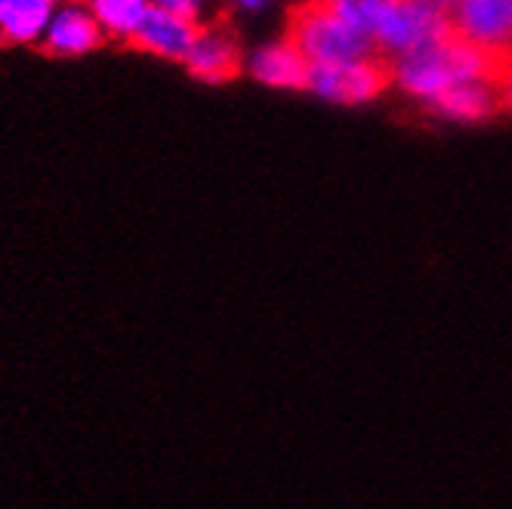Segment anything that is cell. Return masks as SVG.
Returning <instances> with one entry per match:
<instances>
[{
  "instance_id": "cell-1",
  "label": "cell",
  "mask_w": 512,
  "mask_h": 509,
  "mask_svg": "<svg viewBox=\"0 0 512 509\" xmlns=\"http://www.w3.org/2000/svg\"><path fill=\"white\" fill-rule=\"evenodd\" d=\"M509 65L512 59L491 56L451 31L429 47L389 59V81L401 96L429 105L460 84H500Z\"/></svg>"
},
{
  "instance_id": "cell-2",
  "label": "cell",
  "mask_w": 512,
  "mask_h": 509,
  "mask_svg": "<svg viewBox=\"0 0 512 509\" xmlns=\"http://www.w3.org/2000/svg\"><path fill=\"white\" fill-rule=\"evenodd\" d=\"M287 38L309 59V65H334L377 56L371 41L349 28L327 0H303L287 16Z\"/></svg>"
},
{
  "instance_id": "cell-3",
  "label": "cell",
  "mask_w": 512,
  "mask_h": 509,
  "mask_svg": "<svg viewBox=\"0 0 512 509\" xmlns=\"http://www.w3.org/2000/svg\"><path fill=\"white\" fill-rule=\"evenodd\" d=\"M389 87V62L383 56H364L334 65H312L306 93L331 105L358 108L377 102Z\"/></svg>"
},
{
  "instance_id": "cell-4",
  "label": "cell",
  "mask_w": 512,
  "mask_h": 509,
  "mask_svg": "<svg viewBox=\"0 0 512 509\" xmlns=\"http://www.w3.org/2000/svg\"><path fill=\"white\" fill-rule=\"evenodd\" d=\"M451 34V19L445 10L423 7L414 0H392L386 10L377 34H374V53L389 59H398L405 53H414L420 47H429Z\"/></svg>"
},
{
  "instance_id": "cell-5",
  "label": "cell",
  "mask_w": 512,
  "mask_h": 509,
  "mask_svg": "<svg viewBox=\"0 0 512 509\" xmlns=\"http://www.w3.org/2000/svg\"><path fill=\"white\" fill-rule=\"evenodd\" d=\"M244 62L247 53L238 41V34L226 22H201L198 38L192 50L182 59V68L201 84L219 87V84H232L244 75Z\"/></svg>"
},
{
  "instance_id": "cell-6",
  "label": "cell",
  "mask_w": 512,
  "mask_h": 509,
  "mask_svg": "<svg viewBox=\"0 0 512 509\" xmlns=\"http://www.w3.org/2000/svg\"><path fill=\"white\" fill-rule=\"evenodd\" d=\"M448 19L466 44L512 59V0H454Z\"/></svg>"
},
{
  "instance_id": "cell-7",
  "label": "cell",
  "mask_w": 512,
  "mask_h": 509,
  "mask_svg": "<svg viewBox=\"0 0 512 509\" xmlns=\"http://www.w3.org/2000/svg\"><path fill=\"white\" fill-rule=\"evenodd\" d=\"M309 59L297 50V44L281 34L275 41H266L247 53L244 75L269 90L281 93H306L309 84Z\"/></svg>"
},
{
  "instance_id": "cell-8",
  "label": "cell",
  "mask_w": 512,
  "mask_h": 509,
  "mask_svg": "<svg viewBox=\"0 0 512 509\" xmlns=\"http://www.w3.org/2000/svg\"><path fill=\"white\" fill-rule=\"evenodd\" d=\"M105 44V34L84 0H62L53 10L41 50L53 59H81Z\"/></svg>"
},
{
  "instance_id": "cell-9",
  "label": "cell",
  "mask_w": 512,
  "mask_h": 509,
  "mask_svg": "<svg viewBox=\"0 0 512 509\" xmlns=\"http://www.w3.org/2000/svg\"><path fill=\"white\" fill-rule=\"evenodd\" d=\"M198 28H201V22L182 19L176 13L152 7V13L145 16L142 28L136 31L133 47L139 53H149V56L161 59V62L182 65V59H186V53L192 50V44L198 38Z\"/></svg>"
},
{
  "instance_id": "cell-10",
  "label": "cell",
  "mask_w": 512,
  "mask_h": 509,
  "mask_svg": "<svg viewBox=\"0 0 512 509\" xmlns=\"http://www.w3.org/2000/svg\"><path fill=\"white\" fill-rule=\"evenodd\" d=\"M429 115L451 124H485L503 112L497 84H460L426 105Z\"/></svg>"
},
{
  "instance_id": "cell-11",
  "label": "cell",
  "mask_w": 512,
  "mask_h": 509,
  "mask_svg": "<svg viewBox=\"0 0 512 509\" xmlns=\"http://www.w3.org/2000/svg\"><path fill=\"white\" fill-rule=\"evenodd\" d=\"M59 0H0V44L41 47Z\"/></svg>"
},
{
  "instance_id": "cell-12",
  "label": "cell",
  "mask_w": 512,
  "mask_h": 509,
  "mask_svg": "<svg viewBox=\"0 0 512 509\" xmlns=\"http://www.w3.org/2000/svg\"><path fill=\"white\" fill-rule=\"evenodd\" d=\"M93 19L99 22L105 41L133 44L145 16L152 13V0H84Z\"/></svg>"
},
{
  "instance_id": "cell-13",
  "label": "cell",
  "mask_w": 512,
  "mask_h": 509,
  "mask_svg": "<svg viewBox=\"0 0 512 509\" xmlns=\"http://www.w3.org/2000/svg\"><path fill=\"white\" fill-rule=\"evenodd\" d=\"M331 4V10L349 25L355 28L361 38L374 41V34L386 16V10L392 7V0H327ZM374 47V44H371Z\"/></svg>"
},
{
  "instance_id": "cell-14",
  "label": "cell",
  "mask_w": 512,
  "mask_h": 509,
  "mask_svg": "<svg viewBox=\"0 0 512 509\" xmlns=\"http://www.w3.org/2000/svg\"><path fill=\"white\" fill-rule=\"evenodd\" d=\"M213 0H152V7L176 13L182 19H192V22H207Z\"/></svg>"
},
{
  "instance_id": "cell-15",
  "label": "cell",
  "mask_w": 512,
  "mask_h": 509,
  "mask_svg": "<svg viewBox=\"0 0 512 509\" xmlns=\"http://www.w3.org/2000/svg\"><path fill=\"white\" fill-rule=\"evenodd\" d=\"M219 7H223L229 16H238V19H253V16H263L269 13L278 0H216Z\"/></svg>"
},
{
  "instance_id": "cell-16",
  "label": "cell",
  "mask_w": 512,
  "mask_h": 509,
  "mask_svg": "<svg viewBox=\"0 0 512 509\" xmlns=\"http://www.w3.org/2000/svg\"><path fill=\"white\" fill-rule=\"evenodd\" d=\"M500 102H503V112H512V65L503 71V78H500Z\"/></svg>"
},
{
  "instance_id": "cell-17",
  "label": "cell",
  "mask_w": 512,
  "mask_h": 509,
  "mask_svg": "<svg viewBox=\"0 0 512 509\" xmlns=\"http://www.w3.org/2000/svg\"><path fill=\"white\" fill-rule=\"evenodd\" d=\"M414 4H423V7H435V10H451L454 7V0H414Z\"/></svg>"
}]
</instances>
